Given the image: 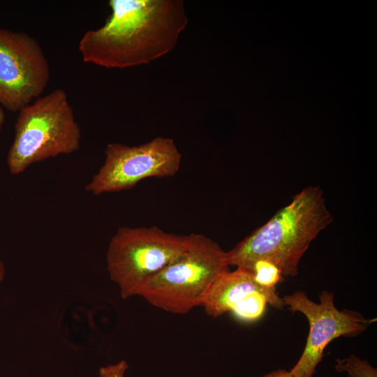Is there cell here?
I'll return each instance as SVG.
<instances>
[{
  "label": "cell",
  "mask_w": 377,
  "mask_h": 377,
  "mask_svg": "<svg viewBox=\"0 0 377 377\" xmlns=\"http://www.w3.org/2000/svg\"><path fill=\"white\" fill-rule=\"evenodd\" d=\"M4 121H5V113L2 108V106L0 105V132L2 129Z\"/></svg>",
  "instance_id": "cell-15"
},
{
  "label": "cell",
  "mask_w": 377,
  "mask_h": 377,
  "mask_svg": "<svg viewBox=\"0 0 377 377\" xmlns=\"http://www.w3.org/2000/svg\"><path fill=\"white\" fill-rule=\"evenodd\" d=\"M282 298L292 313L304 314L309 325L304 350L290 371L295 377H313L325 348L332 341L340 337L357 336L376 320L365 319L360 313L348 309L339 310L334 302V294L327 290L318 296L320 303L311 301L301 290Z\"/></svg>",
  "instance_id": "cell-7"
},
{
  "label": "cell",
  "mask_w": 377,
  "mask_h": 377,
  "mask_svg": "<svg viewBox=\"0 0 377 377\" xmlns=\"http://www.w3.org/2000/svg\"><path fill=\"white\" fill-rule=\"evenodd\" d=\"M260 293L272 294L276 290L260 286L247 269L237 267L218 276L205 294L201 306L213 318L227 312L237 318L244 306Z\"/></svg>",
  "instance_id": "cell-9"
},
{
  "label": "cell",
  "mask_w": 377,
  "mask_h": 377,
  "mask_svg": "<svg viewBox=\"0 0 377 377\" xmlns=\"http://www.w3.org/2000/svg\"><path fill=\"white\" fill-rule=\"evenodd\" d=\"M128 369V364L125 360L102 367L98 370L99 377H124Z\"/></svg>",
  "instance_id": "cell-12"
},
{
  "label": "cell",
  "mask_w": 377,
  "mask_h": 377,
  "mask_svg": "<svg viewBox=\"0 0 377 377\" xmlns=\"http://www.w3.org/2000/svg\"><path fill=\"white\" fill-rule=\"evenodd\" d=\"M49 80L39 43L26 33L0 29V105L19 112L40 96Z\"/></svg>",
  "instance_id": "cell-8"
},
{
  "label": "cell",
  "mask_w": 377,
  "mask_h": 377,
  "mask_svg": "<svg viewBox=\"0 0 377 377\" xmlns=\"http://www.w3.org/2000/svg\"><path fill=\"white\" fill-rule=\"evenodd\" d=\"M332 220L323 191L318 186L306 187L227 252L228 265L245 268L265 260L274 264L283 276H295L310 244Z\"/></svg>",
  "instance_id": "cell-2"
},
{
  "label": "cell",
  "mask_w": 377,
  "mask_h": 377,
  "mask_svg": "<svg viewBox=\"0 0 377 377\" xmlns=\"http://www.w3.org/2000/svg\"><path fill=\"white\" fill-rule=\"evenodd\" d=\"M334 369L339 373L346 372L349 377H377L376 368L353 354L337 359Z\"/></svg>",
  "instance_id": "cell-11"
},
{
  "label": "cell",
  "mask_w": 377,
  "mask_h": 377,
  "mask_svg": "<svg viewBox=\"0 0 377 377\" xmlns=\"http://www.w3.org/2000/svg\"><path fill=\"white\" fill-rule=\"evenodd\" d=\"M6 270L4 264L0 260V283L5 279Z\"/></svg>",
  "instance_id": "cell-14"
},
{
  "label": "cell",
  "mask_w": 377,
  "mask_h": 377,
  "mask_svg": "<svg viewBox=\"0 0 377 377\" xmlns=\"http://www.w3.org/2000/svg\"><path fill=\"white\" fill-rule=\"evenodd\" d=\"M244 269L252 274L253 279L260 286L265 288L275 289V286L282 279L281 270L267 260H256Z\"/></svg>",
  "instance_id": "cell-10"
},
{
  "label": "cell",
  "mask_w": 377,
  "mask_h": 377,
  "mask_svg": "<svg viewBox=\"0 0 377 377\" xmlns=\"http://www.w3.org/2000/svg\"><path fill=\"white\" fill-rule=\"evenodd\" d=\"M188 235L151 227H121L111 238L106 253L110 279L126 300L138 295L143 283L186 249Z\"/></svg>",
  "instance_id": "cell-5"
},
{
  "label": "cell",
  "mask_w": 377,
  "mask_h": 377,
  "mask_svg": "<svg viewBox=\"0 0 377 377\" xmlns=\"http://www.w3.org/2000/svg\"><path fill=\"white\" fill-rule=\"evenodd\" d=\"M263 377H295L290 371L278 369L265 374Z\"/></svg>",
  "instance_id": "cell-13"
},
{
  "label": "cell",
  "mask_w": 377,
  "mask_h": 377,
  "mask_svg": "<svg viewBox=\"0 0 377 377\" xmlns=\"http://www.w3.org/2000/svg\"><path fill=\"white\" fill-rule=\"evenodd\" d=\"M105 24L78 49L85 63L108 68L148 64L171 52L188 22L182 0H110Z\"/></svg>",
  "instance_id": "cell-1"
},
{
  "label": "cell",
  "mask_w": 377,
  "mask_h": 377,
  "mask_svg": "<svg viewBox=\"0 0 377 377\" xmlns=\"http://www.w3.org/2000/svg\"><path fill=\"white\" fill-rule=\"evenodd\" d=\"M185 251L146 280L138 295L155 307L185 314L201 306L213 282L229 270L227 252L202 234L191 233Z\"/></svg>",
  "instance_id": "cell-4"
},
{
  "label": "cell",
  "mask_w": 377,
  "mask_h": 377,
  "mask_svg": "<svg viewBox=\"0 0 377 377\" xmlns=\"http://www.w3.org/2000/svg\"><path fill=\"white\" fill-rule=\"evenodd\" d=\"M105 156L103 164L85 186L94 195L132 188L148 177H172L182 159L173 139L163 136L138 146L108 143Z\"/></svg>",
  "instance_id": "cell-6"
},
{
  "label": "cell",
  "mask_w": 377,
  "mask_h": 377,
  "mask_svg": "<svg viewBox=\"0 0 377 377\" xmlns=\"http://www.w3.org/2000/svg\"><path fill=\"white\" fill-rule=\"evenodd\" d=\"M80 140L81 130L66 91L53 90L19 111L6 158L9 172L17 175L34 163L71 154L80 148Z\"/></svg>",
  "instance_id": "cell-3"
}]
</instances>
